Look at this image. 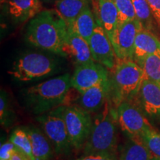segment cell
<instances>
[{"instance_id":"cell-22","label":"cell","mask_w":160,"mask_h":160,"mask_svg":"<svg viewBox=\"0 0 160 160\" xmlns=\"http://www.w3.org/2000/svg\"><path fill=\"white\" fill-rule=\"evenodd\" d=\"M136 17L143 26V28L152 31L155 28L156 20L152 14L147 0H132Z\"/></svg>"},{"instance_id":"cell-10","label":"cell","mask_w":160,"mask_h":160,"mask_svg":"<svg viewBox=\"0 0 160 160\" xmlns=\"http://www.w3.org/2000/svg\"><path fill=\"white\" fill-rule=\"evenodd\" d=\"M151 124L160 125V85L145 79L133 99Z\"/></svg>"},{"instance_id":"cell-17","label":"cell","mask_w":160,"mask_h":160,"mask_svg":"<svg viewBox=\"0 0 160 160\" xmlns=\"http://www.w3.org/2000/svg\"><path fill=\"white\" fill-rule=\"evenodd\" d=\"M7 3L9 13L19 22L31 20L43 10L41 0H7Z\"/></svg>"},{"instance_id":"cell-16","label":"cell","mask_w":160,"mask_h":160,"mask_svg":"<svg viewBox=\"0 0 160 160\" xmlns=\"http://www.w3.org/2000/svg\"><path fill=\"white\" fill-rule=\"evenodd\" d=\"M31 142L35 160H51L53 157V146L43 131L35 126L24 127Z\"/></svg>"},{"instance_id":"cell-23","label":"cell","mask_w":160,"mask_h":160,"mask_svg":"<svg viewBox=\"0 0 160 160\" xmlns=\"http://www.w3.org/2000/svg\"><path fill=\"white\" fill-rule=\"evenodd\" d=\"M143 69L145 79H149L160 85V56L151 54L144 60L141 66Z\"/></svg>"},{"instance_id":"cell-25","label":"cell","mask_w":160,"mask_h":160,"mask_svg":"<svg viewBox=\"0 0 160 160\" xmlns=\"http://www.w3.org/2000/svg\"><path fill=\"white\" fill-rule=\"evenodd\" d=\"M140 138L149 150L152 157L160 159V132L153 128L145 131Z\"/></svg>"},{"instance_id":"cell-13","label":"cell","mask_w":160,"mask_h":160,"mask_svg":"<svg viewBox=\"0 0 160 160\" xmlns=\"http://www.w3.org/2000/svg\"><path fill=\"white\" fill-rule=\"evenodd\" d=\"M62 56L71 59L76 67L95 62L92 57L88 42L69 31L62 49Z\"/></svg>"},{"instance_id":"cell-36","label":"cell","mask_w":160,"mask_h":160,"mask_svg":"<svg viewBox=\"0 0 160 160\" xmlns=\"http://www.w3.org/2000/svg\"><path fill=\"white\" fill-rule=\"evenodd\" d=\"M159 31H160V27H159Z\"/></svg>"},{"instance_id":"cell-24","label":"cell","mask_w":160,"mask_h":160,"mask_svg":"<svg viewBox=\"0 0 160 160\" xmlns=\"http://www.w3.org/2000/svg\"><path fill=\"white\" fill-rule=\"evenodd\" d=\"M10 141L14 144L19 150L29 156L32 160H35L33 157V151H32L31 139L24 128H19L15 129L10 137Z\"/></svg>"},{"instance_id":"cell-6","label":"cell","mask_w":160,"mask_h":160,"mask_svg":"<svg viewBox=\"0 0 160 160\" xmlns=\"http://www.w3.org/2000/svg\"><path fill=\"white\" fill-rule=\"evenodd\" d=\"M63 108L64 105H61L39 115L37 117V121L51 142L55 153L59 155H68L73 146L64 120Z\"/></svg>"},{"instance_id":"cell-27","label":"cell","mask_w":160,"mask_h":160,"mask_svg":"<svg viewBox=\"0 0 160 160\" xmlns=\"http://www.w3.org/2000/svg\"><path fill=\"white\" fill-rule=\"evenodd\" d=\"M14 113L10 104L7 93L3 90L0 96V122L4 127H9L14 121Z\"/></svg>"},{"instance_id":"cell-14","label":"cell","mask_w":160,"mask_h":160,"mask_svg":"<svg viewBox=\"0 0 160 160\" xmlns=\"http://www.w3.org/2000/svg\"><path fill=\"white\" fill-rule=\"evenodd\" d=\"M111 95V82L110 78L101 83L93 86L83 93H79L75 105L82 108L94 113L102 109Z\"/></svg>"},{"instance_id":"cell-11","label":"cell","mask_w":160,"mask_h":160,"mask_svg":"<svg viewBox=\"0 0 160 160\" xmlns=\"http://www.w3.org/2000/svg\"><path fill=\"white\" fill-rule=\"evenodd\" d=\"M108 68L101 64L93 62L77 66L71 78V87L83 93L93 86L109 79Z\"/></svg>"},{"instance_id":"cell-29","label":"cell","mask_w":160,"mask_h":160,"mask_svg":"<svg viewBox=\"0 0 160 160\" xmlns=\"http://www.w3.org/2000/svg\"><path fill=\"white\" fill-rule=\"evenodd\" d=\"M152 14L157 22L158 27H160V0H147Z\"/></svg>"},{"instance_id":"cell-20","label":"cell","mask_w":160,"mask_h":160,"mask_svg":"<svg viewBox=\"0 0 160 160\" xmlns=\"http://www.w3.org/2000/svg\"><path fill=\"white\" fill-rule=\"evenodd\" d=\"M88 5V0H57L55 9L62 16L68 28Z\"/></svg>"},{"instance_id":"cell-30","label":"cell","mask_w":160,"mask_h":160,"mask_svg":"<svg viewBox=\"0 0 160 160\" xmlns=\"http://www.w3.org/2000/svg\"><path fill=\"white\" fill-rule=\"evenodd\" d=\"M77 160H119L117 155L109 154H91L84 155V157Z\"/></svg>"},{"instance_id":"cell-5","label":"cell","mask_w":160,"mask_h":160,"mask_svg":"<svg viewBox=\"0 0 160 160\" xmlns=\"http://www.w3.org/2000/svg\"><path fill=\"white\" fill-rule=\"evenodd\" d=\"M54 60L39 53H30L19 58L8 73L20 82H31L53 74Z\"/></svg>"},{"instance_id":"cell-21","label":"cell","mask_w":160,"mask_h":160,"mask_svg":"<svg viewBox=\"0 0 160 160\" xmlns=\"http://www.w3.org/2000/svg\"><path fill=\"white\" fill-rule=\"evenodd\" d=\"M97 25L91 10L88 5L68 28V31L77 33L88 42Z\"/></svg>"},{"instance_id":"cell-34","label":"cell","mask_w":160,"mask_h":160,"mask_svg":"<svg viewBox=\"0 0 160 160\" xmlns=\"http://www.w3.org/2000/svg\"><path fill=\"white\" fill-rule=\"evenodd\" d=\"M2 2H7V0H2Z\"/></svg>"},{"instance_id":"cell-18","label":"cell","mask_w":160,"mask_h":160,"mask_svg":"<svg viewBox=\"0 0 160 160\" xmlns=\"http://www.w3.org/2000/svg\"><path fill=\"white\" fill-rule=\"evenodd\" d=\"M97 23L104 29L111 42L118 25V11L113 0H99Z\"/></svg>"},{"instance_id":"cell-9","label":"cell","mask_w":160,"mask_h":160,"mask_svg":"<svg viewBox=\"0 0 160 160\" xmlns=\"http://www.w3.org/2000/svg\"><path fill=\"white\" fill-rule=\"evenodd\" d=\"M142 29V25L137 19L118 24L111 39L118 59H132L136 38Z\"/></svg>"},{"instance_id":"cell-12","label":"cell","mask_w":160,"mask_h":160,"mask_svg":"<svg viewBox=\"0 0 160 160\" xmlns=\"http://www.w3.org/2000/svg\"><path fill=\"white\" fill-rule=\"evenodd\" d=\"M88 44L93 60L110 71L113 69L117 57L108 36L99 24L96 26Z\"/></svg>"},{"instance_id":"cell-26","label":"cell","mask_w":160,"mask_h":160,"mask_svg":"<svg viewBox=\"0 0 160 160\" xmlns=\"http://www.w3.org/2000/svg\"><path fill=\"white\" fill-rule=\"evenodd\" d=\"M118 11V24L137 19L132 0H113Z\"/></svg>"},{"instance_id":"cell-3","label":"cell","mask_w":160,"mask_h":160,"mask_svg":"<svg viewBox=\"0 0 160 160\" xmlns=\"http://www.w3.org/2000/svg\"><path fill=\"white\" fill-rule=\"evenodd\" d=\"M117 110L108 99L93 119L91 133L83 147L84 155H117Z\"/></svg>"},{"instance_id":"cell-28","label":"cell","mask_w":160,"mask_h":160,"mask_svg":"<svg viewBox=\"0 0 160 160\" xmlns=\"http://www.w3.org/2000/svg\"><path fill=\"white\" fill-rule=\"evenodd\" d=\"M18 148L11 141L6 142L2 144L0 148V158L4 159H9L13 155V153L17 151Z\"/></svg>"},{"instance_id":"cell-8","label":"cell","mask_w":160,"mask_h":160,"mask_svg":"<svg viewBox=\"0 0 160 160\" xmlns=\"http://www.w3.org/2000/svg\"><path fill=\"white\" fill-rule=\"evenodd\" d=\"M116 109L118 124L127 137H140L153 128L133 100L123 102Z\"/></svg>"},{"instance_id":"cell-19","label":"cell","mask_w":160,"mask_h":160,"mask_svg":"<svg viewBox=\"0 0 160 160\" xmlns=\"http://www.w3.org/2000/svg\"><path fill=\"white\" fill-rule=\"evenodd\" d=\"M127 138L122 147L119 160H151L153 157L141 138Z\"/></svg>"},{"instance_id":"cell-4","label":"cell","mask_w":160,"mask_h":160,"mask_svg":"<svg viewBox=\"0 0 160 160\" xmlns=\"http://www.w3.org/2000/svg\"><path fill=\"white\" fill-rule=\"evenodd\" d=\"M111 72L110 99L117 108L123 102L134 99L145 79V74L143 69L132 59L118 58Z\"/></svg>"},{"instance_id":"cell-31","label":"cell","mask_w":160,"mask_h":160,"mask_svg":"<svg viewBox=\"0 0 160 160\" xmlns=\"http://www.w3.org/2000/svg\"><path fill=\"white\" fill-rule=\"evenodd\" d=\"M10 160H32L29 156H28L22 151L18 148L14 153H13Z\"/></svg>"},{"instance_id":"cell-15","label":"cell","mask_w":160,"mask_h":160,"mask_svg":"<svg viewBox=\"0 0 160 160\" xmlns=\"http://www.w3.org/2000/svg\"><path fill=\"white\" fill-rule=\"evenodd\" d=\"M151 54L160 56V40L153 32L143 28L136 38L132 60L141 67L145 58Z\"/></svg>"},{"instance_id":"cell-1","label":"cell","mask_w":160,"mask_h":160,"mask_svg":"<svg viewBox=\"0 0 160 160\" xmlns=\"http://www.w3.org/2000/svg\"><path fill=\"white\" fill-rule=\"evenodd\" d=\"M68 26L57 9H45L31 19L26 39L31 45L62 56Z\"/></svg>"},{"instance_id":"cell-35","label":"cell","mask_w":160,"mask_h":160,"mask_svg":"<svg viewBox=\"0 0 160 160\" xmlns=\"http://www.w3.org/2000/svg\"><path fill=\"white\" fill-rule=\"evenodd\" d=\"M0 160H9V159H1Z\"/></svg>"},{"instance_id":"cell-2","label":"cell","mask_w":160,"mask_h":160,"mask_svg":"<svg viewBox=\"0 0 160 160\" xmlns=\"http://www.w3.org/2000/svg\"><path fill=\"white\" fill-rule=\"evenodd\" d=\"M71 78L69 73H65L23 90V99L27 107L39 116L67 105L71 88Z\"/></svg>"},{"instance_id":"cell-33","label":"cell","mask_w":160,"mask_h":160,"mask_svg":"<svg viewBox=\"0 0 160 160\" xmlns=\"http://www.w3.org/2000/svg\"><path fill=\"white\" fill-rule=\"evenodd\" d=\"M151 160H160L159 158H157V157H152Z\"/></svg>"},{"instance_id":"cell-32","label":"cell","mask_w":160,"mask_h":160,"mask_svg":"<svg viewBox=\"0 0 160 160\" xmlns=\"http://www.w3.org/2000/svg\"><path fill=\"white\" fill-rule=\"evenodd\" d=\"M42 1H44V2H48V3H50V2H56L57 0H42Z\"/></svg>"},{"instance_id":"cell-7","label":"cell","mask_w":160,"mask_h":160,"mask_svg":"<svg viewBox=\"0 0 160 160\" xmlns=\"http://www.w3.org/2000/svg\"><path fill=\"white\" fill-rule=\"evenodd\" d=\"M62 114L73 148H83L93 124L91 113L77 105H64Z\"/></svg>"}]
</instances>
